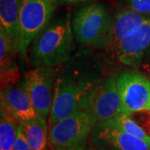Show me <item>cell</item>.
Here are the masks:
<instances>
[{
	"label": "cell",
	"instance_id": "obj_2",
	"mask_svg": "<svg viewBox=\"0 0 150 150\" xmlns=\"http://www.w3.org/2000/svg\"><path fill=\"white\" fill-rule=\"evenodd\" d=\"M73 35L69 16L48 24L33 41L29 54L32 64L54 68L66 62L73 49Z\"/></svg>",
	"mask_w": 150,
	"mask_h": 150
},
{
	"label": "cell",
	"instance_id": "obj_20",
	"mask_svg": "<svg viewBox=\"0 0 150 150\" xmlns=\"http://www.w3.org/2000/svg\"><path fill=\"white\" fill-rule=\"evenodd\" d=\"M13 150H33L26 139V136L23 131V128L20 123H18V135Z\"/></svg>",
	"mask_w": 150,
	"mask_h": 150
},
{
	"label": "cell",
	"instance_id": "obj_13",
	"mask_svg": "<svg viewBox=\"0 0 150 150\" xmlns=\"http://www.w3.org/2000/svg\"><path fill=\"white\" fill-rule=\"evenodd\" d=\"M21 5L22 0H0V28L10 38L16 51Z\"/></svg>",
	"mask_w": 150,
	"mask_h": 150
},
{
	"label": "cell",
	"instance_id": "obj_21",
	"mask_svg": "<svg viewBox=\"0 0 150 150\" xmlns=\"http://www.w3.org/2000/svg\"><path fill=\"white\" fill-rule=\"evenodd\" d=\"M141 65L145 69V72L150 75V48H149V50L147 51V53L144 55L140 66Z\"/></svg>",
	"mask_w": 150,
	"mask_h": 150
},
{
	"label": "cell",
	"instance_id": "obj_19",
	"mask_svg": "<svg viewBox=\"0 0 150 150\" xmlns=\"http://www.w3.org/2000/svg\"><path fill=\"white\" fill-rule=\"evenodd\" d=\"M127 3L132 10L141 14L150 13V0H127Z\"/></svg>",
	"mask_w": 150,
	"mask_h": 150
},
{
	"label": "cell",
	"instance_id": "obj_14",
	"mask_svg": "<svg viewBox=\"0 0 150 150\" xmlns=\"http://www.w3.org/2000/svg\"><path fill=\"white\" fill-rule=\"evenodd\" d=\"M19 123L33 149L46 150L48 133L45 118L38 116L30 121Z\"/></svg>",
	"mask_w": 150,
	"mask_h": 150
},
{
	"label": "cell",
	"instance_id": "obj_10",
	"mask_svg": "<svg viewBox=\"0 0 150 150\" xmlns=\"http://www.w3.org/2000/svg\"><path fill=\"white\" fill-rule=\"evenodd\" d=\"M1 111L13 117L18 123L30 121L38 117L23 82L15 87L2 89Z\"/></svg>",
	"mask_w": 150,
	"mask_h": 150
},
{
	"label": "cell",
	"instance_id": "obj_8",
	"mask_svg": "<svg viewBox=\"0 0 150 150\" xmlns=\"http://www.w3.org/2000/svg\"><path fill=\"white\" fill-rule=\"evenodd\" d=\"M24 85L38 116L46 118L51 112L55 84L53 68L35 67L25 74Z\"/></svg>",
	"mask_w": 150,
	"mask_h": 150
},
{
	"label": "cell",
	"instance_id": "obj_5",
	"mask_svg": "<svg viewBox=\"0 0 150 150\" xmlns=\"http://www.w3.org/2000/svg\"><path fill=\"white\" fill-rule=\"evenodd\" d=\"M57 0H22L17 51L25 54L30 43L48 26Z\"/></svg>",
	"mask_w": 150,
	"mask_h": 150
},
{
	"label": "cell",
	"instance_id": "obj_15",
	"mask_svg": "<svg viewBox=\"0 0 150 150\" xmlns=\"http://www.w3.org/2000/svg\"><path fill=\"white\" fill-rule=\"evenodd\" d=\"M18 121L9 114L1 111L0 150H13L18 135Z\"/></svg>",
	"mask_w": 150,
	"mask_h": 150
},
{
	"label": "cell",
	"instance_id": "obj_22",
	"mask_svg": "<svg viewBox=\"0 0 150 150\" xmlns=\"http://www.w3.org/2000/svg\"><path fill=\"white\" fill-rule=\"evenodd\" d=\"M86 1H89V0H61L62 3L65 4H74V3H78V2H86Z\"/></svg>",
	"mask_w": 150,
	"mask_h": 150
},
{
	"label": "cell",
	"instance_id": "obj_16",
	"mask_svg": "<svg viewBox=\"0 0 150 150\" xmlns=\"http://www.w3.org/2000/svg\"><path fill=\"white\" fill-rule=\"evenodd\" d=\"M17 52L6 33L0 28V68L1 74H16L18 68L14 63V53Z\"/></svg>",
	"mask_w": 150,
	"mask_h": 150
},
{
	"label": "cell",
	"instance_id": "obj_1",
	"mask_svg": "<svg viewBox=\"0 0 150 150\" xmlns=\"http://www.w3.org/2000/svg\"><path fill=\"white\" fill-rule=\"evenodd\" d=\"M101 66L93 57L82 54L66 61L54 84L50 125L82 109L93 88L102 80Z\"/></svg>",
	"mask_w": 150,
	"mask_h": 150
},
{
	"label": "cell",
	"instance_id": "obj_7",
	"mask_svg": "<svg viewBox=\"0 0 150 150\" xmlns=\"http://www.w3.org/2000/svg\"><path fill=\"white\" fill-rule=\"evenodd\" d=\"M122 112L150 110V80L141 74L126 72L117 78Z\"/></svg>",
	"mask_w": 150,
	"mask_h": 150
},
{
	"label": "cell",
	"instance_id": "obj_23",
	"mask_svg": "<svg viewBox=\"0 0 150 150\" xmlns=\"http://www.w3.org/2000/svg\"><path fill=\"white\" fill-rule=\"evenodd\" d=\"M67 150H91V149H86V148L81 147V146H79V147H76V148H74V149H67Z\"/></svg>",
	"mask_w": 150,
	"mask_h": 150
},
{
	"label": "cell",
	"instance_id": "obj_12",
	"mask_svg": "<svg viewBox=\"0 0 150 150\" xmlns=\"http://www.w3.org/2000/svg\"><path fill=\"white\" fill-rule=\"evenodd\" d=\"M147 18L138 12L128 9L119 12L111 22L107 49L109 53L116 54L120 42L129 33L140 26Z\"/></svg>",
	"mask_w": 150,
	"mask_h": 150
},
{
	"label": "cell",
	"instance_id": "obj_9",
	"mask_svg": "<svg viewBox=\"0 0 150 150\" xmlns=\"http://www.w3.org/2000/svg\"><path fill=\"white\" fill-rule=\"evenodd\" d=\"M150 48V19L129 33L118 45L116 55L123 65L137 68Z\"/></svg>",
	"mask_w": 150,
	"mask_h": 150
},
{
	"label": "cell",
	"instance_id": "obj_11",
	"mask_svg": "<svg viewBox=\"0 0 150 150\" xmlns=\"http://www.w3.org/2000/svg\"><path fill=\"white\" fill-rule=\"evenodd\" d=\"M94 136L114 150H150V144L114 125L110 120L98 122Z\"/></svg>",
	"mask_w": 150,
	"mask_h": 150
},
{
	"label": "cell",
	"instance_id": "obj_4",
	"mask_svg": "<svg viewBox=\"0 0 150 150\" xmlns=\"http://www.w3.org/2000/svg\"><path fill=\"white\" fill-rule=\"evenodd\" d=\"M97 119L85 110H77L50 125L48 139L55 150H67L80 146L96 126Z\"/></svg>",
	"mask_w": 150,
	"mask_h": 150
},
{
	"label": "cell",
	"instance_id": "obj_18",
	"mask_svg": "<svg viewBox=\"0 0 150 150\" xmlns=\"http://www.w3.org/2000/svg\"><path fill=\"white\" fill-rule=\"evenodd\" d=\"M129 116L150 136V110L133 112Z\"/></svg>",
	"mask_w": 150,
	"mask_h": 150
},
{
	"label": "cell",
	"instance_id": "obj_3",
	"mask_svg": "<svg viewBox=\"0 0 150 150\" xmlns=\"http://www.w3.org/2000/svg\"><path fill=\"white\" fill-rule=\"evenodd\" d=\"M112 19L102 4H90L80 8L72 21L76 40L86 46L106 48Z\"/></svg>",
	"mask_w": 150,
	"mask_h": 150
},
{
	"label": "cell",
	"instance_id": "obj_6",
	"mask_svg": "<svg viewBox=\"0 0 150 150\" xmlns=\"http://www.w3.org/2000/svg\"><path fill=\"white\" fill-rule=\"evenodd\" d=\"M82 109L92 114L98 122L107 121L122 114L117 78L109 77L100 81L88 95Z\"/></svg>",
	"mask_w": 150,
	"mask_h": 150
},
{
	"label": "cell",
	"instance_id": "obj_17",
	"mask_svg": "<svg viewBox=\"0 0 150 150\" xmlns=\"http://www.w3.org/2000/svg\"><path fill=\"white\" fill-rule=\"evenodd\" d=\"M109 120L114 125H116L118 128L123 130L124 132H127L129 134H133L134 136L139 137L150 144V136L146 134L144 130L128 114L122 113L118 117L112 119H109Z\"/></svg>",
	"mask_w": 150,
	"mask_h": 150
}]
</instances>
